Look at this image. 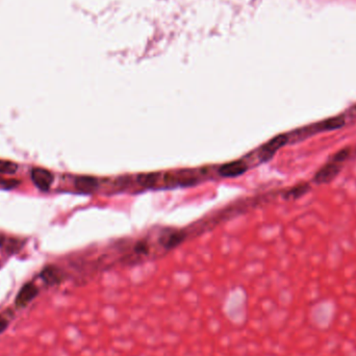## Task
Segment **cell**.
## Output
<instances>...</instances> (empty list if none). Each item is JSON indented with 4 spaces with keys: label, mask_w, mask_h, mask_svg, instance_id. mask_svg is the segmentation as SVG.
<instances>
[{
    "label": "cell",
    "mask_w": 356,
    "mask_h": 356,
    "mask_svg": "<svg viewBox=\"0 0 356 356\" xmlns=\"http://www.w3.org/2000/svg\"><path fill=\"white\" fill-rule=\"evenodd\" d=\"M6 327H7V321L4 318L0 317V333L3 332L6 329Z\"/></svg>",
    "instance_id": "cell-15"
},
{
    "label": "cell",
    "mask_w": 356,
    "mask_h": 356,
    "mask_svg": "<svg viewBox=\"0 0 356 356\" xmlns=\"http://www.w3.org/2000/svg\"><path fill=\"white\" fill-rule=\"evenodd\" d=\"M2 246L5 247V251L7 252H14L18 250V241L16 240H7L4 244H2Z\"/></svg>",
    "instance_id": "cell-14"
},
{
    "label": "cell",
    "mask_w": 356,
    "mask_h": 356,
    "mask_svg": "<svg viewBox=\"0 0 356 356\" xmlns=\"http://www.w3.org/2000/svg\"><path fill=\"white\" fill-rule=\"evenodd\" d=\"M308 190H309L308 184L298 185V186L295 187V189H293L292 191H289V192L287 193V197H290V198H297V197L305 194Z\"/></svg>",
    "instance_id": "cell-12"
},
{
    "label": "cell",
    "mask_w": 356,
    "mask_h": 356,
    "mask_svg": "<svg viewBox=\"0 0 356 356\" xmlns=\"http://www.w3.org/2000/svg\"><path fill=\"white\" fill-rule=\"evenodd\" d=\"M98 185L96 178L90 176H80L75 179V186L81 192H92L95 190Z\"/></svg>",
    "instance_id": "cell-7"
},
{
    "label": "cell",
    "mask_w": 356,
    "mask_h": 356,
    "mask_svg": "<svg viewBox=\"0 0 356 356\" xmlns=\"http://www.w3.org/2000/svg\"><path fill=\"white\" fill-rule=\"evenodd\" d=\"M39 293V289L34 284H26L22 286V288L19 290V293L16 297V305L18 307H24L28 303L32 302L36 298V296Z\"/></svg>",
    "instance_id": "cell-3"
},
{
    "label": "cell",
    "mask_w": 356,
    "mask_h": 356,
    "mask_svg": "<svg viewBox=\"0 0 356 356\" xmlns=\"http://www.w3.org/2000/svg\"><path fill=\"white\" fill-rule=\"evenodd\" d=\"M183 240V234L180 232H174L170 233L169 236L164 240V245L167 248H172L177 246L181 241Z\"/></svg>",
    "instance_id": "cell-10"
},
{
    "label": "cell",
    "mask_w": 356,
    "mask_h": 356,
    "mask_svg": "<svg viewBox=\"0 0 356 356\" xmlns=\"http://www.w3.org/2000/svg\"><path fill=\"white\" fill-rule=\"evenodd\" d=\"M157 180H158L157 173L141 174L138 176V182L144 187H151V186L155 185Z\"/></svg>",
    "instance_id": "cell-9"
},
{
    "label": "cell",
    "mask_w": 356,
    "mask_h": 356,
    "mask_svg": "<svg viewBox=\"0 0 356 356\" xmlns=\"http://www.w3.org/2000/svg\"><path fill=\"white\" fill-rule=\"evenodd\" d=\"M18 170V166L8 161H0V174H15Z\"/></svg>",
    "instance_id": "cell-11"
},
{
    "label": "cell",
    "mask_w": 356,
    "mask_h": 356,
    "mask_svg": "<svg viewBox=\"0 0 356 356\" xmlns=\"http://www.w3.org/2000/svg\"><path fill=\"white\" fill-rule=\"evenodd\" d=\"M349 153H350V149H348V148L341 150L340 152H337V153L334 155L333 162L336 163V164H340V163L344 162L345 159L349 156Z\"/></svg>",
    "instance_id": "cell-13"
},
{
    "label": "cell",
    "mask_w": 356,
    "mask_h": 356,
    "mask_svg": "<svg viewBox=\"0 0 356 356\" xmlns=\"http://www.w3.org/2000/svg\"><path fill=\"white\" fill-rule=\"evenodd\" d=\"M288 141V137L286 135H280L272 139L270 142H268L264 147L261 148V153L260 156L264 161H267L270 157L273 156V154L280 149L284 145L286 144Z\"/></svg>",
    "instance_id": "cell-2"
},
{
    "label": "cell",
    "mask_w": 356,
    "mask_h": 356,
    "mask_svg": "<svg viewBox=\"0 0 356 356\" xmlns=\"http://www.w3.org/2000/svg\"><path fill=\"white\" fill-rule=\"evenodd\" d=\"M32 179L36 187L41 191H48L53 182V175L45 169L35 168L32 171Z\"/></svg>",
    "instance_id": "cell-1"
},
{
    "label": "cell",
    "mask_w": 356,
    "mask_h": 356,
    "mask_svg": "<svg viewBox=\"0 0 356 356\" xmlns=\"http://www.w3.org/2000/svg\"><path fill=\"white\" fill-rule=\"evenodd\" d=\"M41 277L47 285H55V284L59 283V281L62 278V274H61V272H60V270L58 268L50 266V267L45 268L42 271Z\"/></svg>",
    "instance_id": "cell-8"
},
{
    "label": "cell",
    "mask_w": 356,
    "mask_h": 356,
    "mask_svg": "<svg viewBox=\"0 0 356 356\" xmlns=\"http://www.w3.org/2000/svg\"><path fill=\"white\" fill-rule=\"evenodd\" d=\"M246 170H247L246 164L239 161V162H233L223 165L219 169V173L223 177H236L243 173H245Z\"/></svg>",
    "instance_id": "cell-5"
},
{
    "label": "cell",
    "mask_w": 356,
    "mask_h": 356,
    "mask_svg": "<svg viewBox=\"0 0 356 356\" xmlns=\"http://www.w3.org/2000/svg\"><path fill=\"white\" fill-rule=\"evenodd\" d=\"M345 124V117L344 116H337L333 117L328 120H325L323 122H319V123L315 124V130L317 131H324V130H333L341 128Z\"/></svg>",
    "instance_id": "cell-6"
},
{
    "label": "cell",
    "mask_w": 356,
    "mask_h": 356,
    "mask_svg": "<svg viewBox=\"0 0 356 356\" xmlns=\"http://www.w3.org/2000/svg\"><path fill=\"white\" fill-rule=\"evenodd\" d=\"M339 172H340L339 164L331 162L329 164H327L324 168H322L321 170L316 174L315 180L318 183H327V182L331 181L333 178L337 174H339Z\"/></svg>",
    "instance_id": "cell-4"
}]
</instances>
